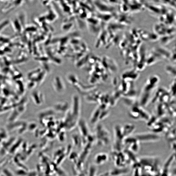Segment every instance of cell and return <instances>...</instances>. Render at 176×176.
Instances as JSON below:
<instances>
[{
    "label": "cell",
    "mask_w": 176,
    "mask_h": 176,
    "mask_svg": "<svg viewBox=\"0 0 176 176\" xmlns=\"http://www.w3.org/2000/svg\"><path fill=\"white\" fill-rule=\"evenodd\" d=\"M130 171L129 169L126 167H118L113 169L110 173L111 176H121L126 175Z\"/></svg>",
    "instance_id": "cell-1"
},
{
    "label": "cell",
    "mask_w": 176,
    "mask_h": 176,
    "mask_svg": "<svg viewBox=\"0 0 176 176\" xmlns=\"http://www.w3.org/2000/svg\"><path fill=\"white\" fill-rule=\"evenodd\" d=\"M108 156L106 154H102L97 156L96 159V163L101 164L106 162L107 161Z\"/></svg>",
    "instance_id": "cell-2"
}]
</instances>
